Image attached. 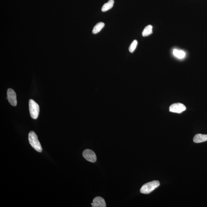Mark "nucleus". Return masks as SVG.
Here are the masks:
<instances>
[{
	"label": "nucleus",
	"instance_id": "obj_1",
	"mask_svg": "<svg viewBox=\"0 0 207 207\" xmlns=\"http://www.w3.org/2000/svg\"><path fill=\"white\" fill-rule=\"evenodd\" d=\"M29 140L31 146L35 150L39 152H42V147L35 132L33 131L30 132L29 134Z\"/></svg>",
	"mask_w": 207,
	"mask_h": 207
},
{
	"label": "nucleus",
	"instance_id": "obj_2",
	"mask_svg": "<svg viewBox=\"0 0 207 207\" xmlns=\"http://www.w3.org/2000/svg\"><path fill=\"white\" fill-rule=\"evenodd\" d=\"M160 185V182L156 180L148 182L143 185L140 189V191L142 194H148L158 188Z\"/></svg>",
	"mask_w": 207,
	"mask_h": 207
},
{
	"label": "nucleus",
	"instance_id": "obj_3",
	"mask_svg": "<svg viewBox=\"0 0 207 207\" xmlns=\"http://www.w3.org/2000/svg\"><path fill=\"white\" fill-rule=\"evenodd\" d=\"M29 108L31 118L34 119H37L40 111L39 104L32 99H30L29 101Z\"/></svg>",
	"mask_w": 207,
	"mask_h": 207
},
{
	"label": "nucleus",
	"instance_id": "obj_4",
	"mask_svg": "<svg viewBox=\"0 0 207 207\" xmlns=\"http://www.w3.org/2000/svg\"><path fill=\"white\" fill-rule=\"evenodd\" d=\"M83 156L89 162L94 163L97 160L96 156L93 151L90 149L84 150L82 153Z\"/></svg>",
	"mask_w": 207,
	"mask_h": 207
},
{
	"label": "nucleus",
	"instance_id": "obj_5",
	"mask_svg": "<svg viewBox=\"0 0 207 207\" xmlns=\"http://www.w3.org/2000/svg\"><path fill=\"white\" fill-rule=\"evenodd\" d=\"M169 110L170 112L176 113H181L186 110V107L183 104L175 103L170 106Z\"/></svg>",
	"mask_w": 207,
	"mask_h": 207
},
{
	"label": "nucleus",
	"instance_id": "obj_6",
	"mask_svg": "<svg viewBox=\"0 0 207 207\" xmlns=\"http://www.w3.org/2000/svg\"><path fill=\"white\" fill-rule=\"evenodd\" d=\"M7 99L12 106H16L17 104L16 94L14 90L11 88L8 89L7 92Z\"/></svg>",
	"mask_w": 207,
	"mask_h": 207
},
{
	"label": "nucleus",
	"instance_id": "obj_7",
	"mask_svg": "<svg viewBox=\"0 0 207 207\" xmlns=\"http://www.w3.org/2000/svg\"><path fill=\"white\" fill-rule=\"evenodd\" d=\"M92 207H105L106 205L105 200L102 197H96L94 199L92 203Z\"/></svg>",
	"mask_w": 207,
	"mask_h": 207
},
{
	"label": "nucleus",
	"instance_id": "obj_8",
	"mask_svg": "<svg viewBox=\"0 0 207 207\" xmlns=\"http://www.w3.org/2000/svg\"><path fill=\"white\" fill-rule=\"evenodd\" d=\"M207 141V135L197 134L194 137L193 141L196 143H201Z\"/></svg>",
	"mask_w": 207,
	"mask_h": 207
},
{
	"label": "nucleus",
	"instance_id": "obj_9",
	"mask_svg": "<svg viewBox=\"0 0 207 207\" xmlns=\"http://www.w3.org/2000/svg\"><path fill=\"white\" fill-rule=\"evenodd\" d=\"M114 3V0H109V1L103 5L102 6L101 10L102 12H105L111 9L113 7Z\"/></svg>",
	"mask_w": 207,
	"mask_h": 207
},
{
	"label": "nucleus",
	"instance_id": "obj_10",
	"mask_svg": "<svg viewBox=\"0 0 207 207\" xmlns=\"http://www.w3.org/2000/svg\"><path fill=\"white\" fill-rule=\"evenodd\" d=\"M105 24L103 22H100L97 23L96 25L94 26L92 32L94 34H97L103 29Z\"/></svg>",
	"mask_w": 207,
	"mask_h": 207
},
{
	"label": "nucleus",
	"instance_id": "obj_11",
	"mask_svg": "<svg viewBox=\"0 0 207 207\" xmlns=\"http://www.w3.org/2000/svg\"><path fill=\"white\" fill-rule=\"evenodd\" d=\"M173 54L175 57L179 59H183L185 57L186 54L184 51L179 50L178 49H174L173 51Z\"/></svg>",
	"mask_w": 207,
	"mask_h": 207
},
{
	"label": "nucleus",
	"instance_id": "obj_12",
	"mask_svg": "<svg viewBox=\"0 0 207 207\" xmlns=\"http://www.w3.org/2000/svg\"><path fill=\"white\" fill-rule=\"evenodd\" d=\"M153 26L151 25H148L146 26L142 31V35L143 36H147L150 35L152 34Z\"/></svg>",
	"mask_w": 207,
	"mask_h": 207
},
{
	"label": "nucleus",
	"instance_id": "obj_13",
	"mask_svg": "<svg viewBox=\"0 0 207 207\" xmlns=\"http://www.w3.org/2000/svg\"><path fill=\"white\" fill-rule=\"evenodd\" d=\"M138 41L137 40H134L133 41L132 44H131L129 47V51L130 53H133L136 48Z\"/></svg>",
	"mask_w": 207,
	"mask_h": 207
}]
</instances>
